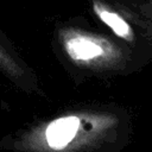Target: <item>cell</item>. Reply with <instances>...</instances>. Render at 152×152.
Returning <instances> with one entry per match:
<instances>
[{
	"instance_id": "cell-1",
	"label": "cell",
	"mask_w": 152,
	"mask_h": 152,
	"mask_svg": "<svg viewBox=\"0 0 152 152\" xmlns=\"http://www.w3.org/2000/svg\"><path fill=\"white\" fill-rule=\"evenodd\" d=\"M115 126L113 114L80 108L31 125L1 146L14 152H100Z\"/></svg>"
},
{
	"instance_id": "cell-2",
	"label": "cell",
	"mask_w": 152,
	"mask_h": 152,
	"mask_svg": "<svg viewBox=\"0 0 152 152\" xmlns=\"http://www.w3.org/2000/svg\"><path fill=\"white\" fill-rule=\"evenodd\" d=\"M57 42L59 55L78 75L81 71L97 72L115 68L121 57L112 42L80 27L59 28Z\"/></svg>"
},
{
	"instance_id": "cell-3",
	"label": "cell",
	"mask_w": 152,
	"mask_h": 152,
	"mask_svg": "<svg viewBox=\"0 0 152 152\" xmlns=\"http://www.w3.org/2000/svg\"><path fill=\"white\" fill-rule=\"evenodd\" d=\"M0 71L25 93H38L40 86L33 70L6 44L0 42Z\"/></svg>"
},
{
	"instance_id": "cell-4",
	"label": "cell",
	"mask_w": 152,
	"mask_h": 152,
	"mask_svg": "<svg viewBox=\"0 0 152 152\" xmlns=\"http://www.w3.org/2000/svg\"><path fill=\"white\" fill-rule=\"evenodd\" d=\"M94 11L96 12L97 17L107 26H109L116 36H119V37H121V38H124L126 40H128V39L132 38L131 27L128 26V24L120 15H118L114 12H110V11L106 10L104 7H102L97 2H94Z\"/></svg>"
}]
</instances>
